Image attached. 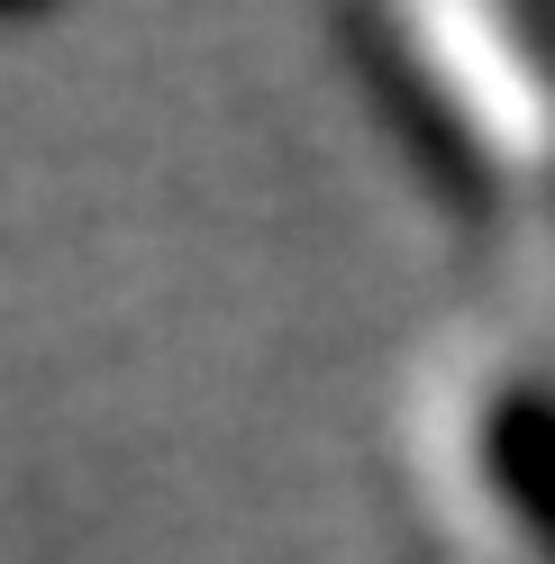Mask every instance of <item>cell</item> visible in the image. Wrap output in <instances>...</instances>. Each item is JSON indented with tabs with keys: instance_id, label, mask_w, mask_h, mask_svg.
Segmentation results:
<instances>
[{
	"instance_id": "cell-2",
	"label": "cell",
	"mask_w": 555,
	"mask_h": 564,
	"mask_svg": "<svg viewBox=\"0 0 555 564\" xmlns=\"http://www.w3.org/2000/svg\"><path fill=\"white\" fill-rule=\"evenodd\" d=\"M428 128L519 237H555V55L519 19H401Z\"/></svg>"
},
{
	"instance_id": "cell-1",
	"label": "cell",
	"mask_w": 555,
	"mask_h": 564,
	"mask_svg": "<svg viewBox=\"0 0 555 564\" xmlns=\"http://www.w3.org/2000/svg\"><path fill=\"white\" fill-rule=\"evenodd\" d=\"M410 474L456 564H555V382L501 337H446L410 382Z\"/></svg>"
}]
</instances>
